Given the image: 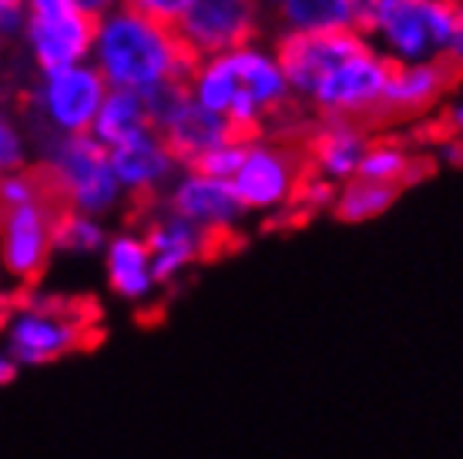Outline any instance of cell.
<instances>
[{
	"label": "cell",
	"instance_id": "cell-18",
	"mask_svg": "<svg viewBox=\"0 0 463 459\" xmlns=\"http://www.w3.org/2000/svg\"><path fill=\"white\" fill-rule=\"evenodd\" d=\"M373 127L356 121H313L302 138V155L309 172L319 174L329 184H346L359 174Z\"/></svg>",
	"mask_w": 463,
	"mask_h": 459
},
{
	"label": "cell",
	"instance_id": "cell-21",
	"mask_svg": "<svg viewBox=\"0 0 463 459\" xmlns=\"http://www.w3.org/2000/svg\"><path fill=\"white\" fill-rule=\"evenodd\" d=\"M269 31L282 34H326V31H349L353 14L349 0H269Z\"/></svg>",
	"mask_w": 463,
	"mask_h": 459
},
{
	"label": "cell",
	"instance_id": "cell-32",
	"mask_svg": "<svg viewBox=\"0 0 463 459\" xmlns=\"http://www.w3.org/2000/svg\"><path fill=\"white\" fill-rule=\"evenodd\" d=\"M443 61L463 78V0L460 4H453V27H450L447 51H443Z\"/></svg>",
	"mask_w": 463,
	"mask_h": 459
},
{
	"label": "cell",
	"instance_id": "cell-39",
	"mask_svg": "<svg viewBox=\"0 0 463 459\" xmlns=\"http://www.w3.org/2000/svg\"><path fill=\"white\" fill-rule=\"evenodd\" d=\"M262 4H269V0H262Z\"/></svg>",
	"mask_w": 463,
	"mask_h": 459
},
{
	"label": "cell",
	"instance_id": "cell-15",
	"mask_svg": "<svg viewBox=\"0 0 463 459\" xmlns=\"http://www.w3.org/2000/svg\"><path fill=\"white\" fill-rule=\"evenodd\" d=\"M370 44L359 31H326V34H282L272 37V47L279 54L282 74L289 80L292 101L302 104L316 91V84L336 68L339 61H346L353 51Z\"/></svg>",
	"mask_w": 463,
	"mask_h": 459
},
{
	"label": "cell",
	"instance_id": "cell-38",
	"mask_svg": "<svg viewBox=\"0 0 463 459\" xmlns=\"http://www.w3.org/2000/svg\"><path fill=\"white\" fill-rule=\"evenodd\" d=\"M447 4H460V0H447Z\"/></svg>",
	"mask_w": 463,
	"mask_h": 459
},
{
	"label": "cell",
	"instance_id": "cell-22",
	"mask_svg": "<svg viewBox=\"0 0 463 459\" xmlns=\"http://www.w3.org/2000/svg\"><path fill=\"white\" fill-rule=\"evenodd\" d=\"M145 131H155L148 98L135 91H111L108 88L105 101L98 108V117H94L91 138L101 141L111 151L118 145H125V141L145 135Z\"/></svg>",
	"mask_w": 463,
	"mask_h": 459
},
{
	"label": "cell",
	"instance_id": "cell-7",
	"mask_svg": "<svg viewBox=\"0 0 463 459\" xmlns=\"http://www.w3.org/2000/svg\"><path fill=\"white\" fill-rule=\"evenodd\" d=\"M390 74L393 64L373 44H363L316 84L302 108L313 115V121H356L380 131Z\"/></svg>",
	"mask_w": 463,
	"mask_h": 459
},
{
	"label": "cell",
	"instance_id": "cell-37",
	"mask_svg": "<svg viewBox=\"0 0 463 459\" xmlns=\"http://www.w3.org/2000/svg\"><path fill=\"white\" fill-rule=\"evenodd\" d=\"M0 115H4V98H0Z\"/></svg>",
	"mask_w": 463,
	"mask_h": 459
},
{
	"label": "cell",
	"instance_id": "cell-23",
	"mask_svg": "<svg viewBox=\"0 0 463 459\" xmlns=\"http://www.w3.org/2000/svg\"><path fill=\"white\" fill-rule=\"evenodd\" d=\"M403 195L393 184H380L370 178H353V182L339 184L336 201H333V219L346 221V225H363V221L380 219L383 211L396 205V198Z\"/></svg>",
	"mask_w": 463,
	"mask_h": 459
},
{
	"label": "cell",
	"instance_id": "cell-27",
	"mask_svg": "<svg viewBox=\"0 0 463 459\" xmlns=\"http://www.w3.org/2000/svg\"><path fill=\"white\" fill-rule=\"evenodd\" d=\"M242 148H245V138H232L229 145L209 151L198 164H192V172H202V174H212V178H225V182H232V174H235L239 161H242Z\"/></svg>",
	"mask_w": 463,
	"mask_h": 459
},
{
	"label": "cell",
	"instance_id": "cell-5",
	"mask_svg": "<svg viewBox=\"0 0 463 459\" xmlns=\"http://www.w3.org/2000/svg\"><path fill=\"white\" fill-rule=\"evenodd\" d=\"M4 356L17 366H47L88 345V315L81 305L51 295H31L4 312Z\"/></svg>",
	"mask_w": 463,
	"mask_h": 459
},
{
	"label": "cell",
	"instance_id": "cell-33",
	"mask_svg": "<svg viewBox=\"0 0 463 459\" xmlns=\"http://www.w3.org/2000/svg\"><path fill=\"white\" fill-rule=\"evenodd\" d=\"M74 7H81L84 14H91V17H105L111 14L115 7H121V0H71Z\"/></svg>",
	"mask_w": 463,
	"mask_h": 459
},
{
	"label": "cell",
	"instance_id": "cell-25",
	"mask_svg": "<svg viewBox=\"0 0 463 459\" xmlns=\"http://www.w3.org/2000/svg\"><path fill=\"white\" fill-rule=\"evenodd\" d=\"M31 135L24 121L11 117L7 111L0 115V178L21 172V168H31Z\"/></svg>",
	"mask_w": 463,
	"mask_h": 459
},
{
	"label": "cell",
	"instance_id": "cell-30",
	"mask_svg": "<svg viewBox=\"0 0 463 459\" xmlns=\"http://www.w3.org/2000/svg\"><path fill=\"white\" fill-rule=\"evenodd\" d=\"M427 127L437 131V135H450V138L463 141V84L450 94V101L433 115V121H427Z\"/></svg>",
	"mask_w": 463,
	"mask_h": 459
},
{
	"label": "cell",
	"instance_id": "cell-8",
	"mask_svg": "<svg viewBox=\"0 0 463 459\" xmlns=\"http://www.w3.org/2000/svg\"><path fill=\"white\" fill-rule=\"evenodd\" d=\"M94 34H98V17L84 14L71 0H27L21 44L34 74L88 64Z\"/></svg>",
	"mask_w": 463,
	"mask_h": 459
},
{
	"label": "cell",
	"instance_id": "cell-28",
	"mask_svg": "<svg viewBox=\"0 0 463 459\" xmlns=\"http://www.w3.org/2000/svg\"><path fill=\"white\" fill-rule=\"evenodd\" d=\"M125 7H131V11L145 14V17H151V21L158 23H168V27H178V21L188 14V7L195 4V0H121Z\"/></svg>",
	"mask_w": 463,
	"mask_h": 459
},
{
	"label": "cell",
	"instance_id": "cell-13",
	"mask_svg": "<svg viewBox=\"0 0 463 459\" xmlns=\"http://www.w3.org/2000/svg\"><path fill=\"white\" fill-rule=\"evenodd\" d=\"M463 84V78L447 64V61H423V64H393L390 88H386V104H383V125L410 131L413 125H427L450 94Z\"/></svg>",
	"mask_w": 463,
	"mask_h": 459
},
{
	"label": "cell",
	"instance_id": "cell-19",
	"mask_svg": "<svg viewBox=\"0 0 463 459\" xmlns=\"http://www.w3.org/2000/svg\"><path fill=\"white\" fill-rule=\"evenodd\" d=\"M430 172H433V161L427 158L423 145L410 138V131L386 127V131H373L356 178L393 184L403 192L410 184H417L420 178H427Z\"/></svg>",
	"mask_w": 463,
	"mask_h": 459
},
{
	"label": "cell",
	"instance_id": "cell-31",
	"mask_svg": "<svg viewBox=\"0 0 463 459\" xmlns=\"http://www.w3.org/2000/svg\"><path fill=\"white\" fill-rule=\"evenodd\" d=\"M27 23V0H0V44L21 41Z\"/></svg>",
	"mask_w": 463,
	"mask_h": 459
},
{
	"label": "cell",
	"instance_id": "cell-20",
	"mask_svg": "<svg viewBox=\"0 0 463 459\" xmlns=\"http://www.w3.org/2000/svg\"><path fill=\"white\" fill-rule=\"evenodd\" d=\"M105 276L108 286L118 299L125 302H145L158 288L155 268H151V252L145 245L141 229H121L115 231L105 245Z\"/></svg>",
	"mask_w": 463,
	"mask_h": 459
},
{
	"label": "cell",
	"instance_id": "cell-9",
	"mask_svg": "<svg viewBox=\"0 0 463 459\" xmlns=\"http://www.w3.org/2000/svg\"><path fill=\"white\" fill-rule=\"evenodd\" d=\"M450 27L453 4L447 0H400L366 41L390 64H423L443 58Z\"/></svg>",
	"mask_w": 463,
	"mask_h": 459
},
{
	"label": "cell",
	"instance_id": "cell-34",
	"mask_svg": "<svg viewBox=\"0 0 463 459\" xmlns=\"http://www.w3.org/2000/svg\"><path fill=\"white\" fill-rule=\"evenodd\" d=\"M17 362H14L11 356H4V352H0V386H7V382H14V376H17Z\"/></svg>",
	"mask_w": 463,
	"mask_h": 459
},
{
	"label": "cell",
	"instance_id": "cell-17",
	"mask_svg": "<svg viewBox=\"0 0 463 459\" xmlns=\"http://www.w3.org/2000/svg\"><path fill=\"white\" fill-rule=\"evenodd\" d=\"M158 205L168 208L178 219L192 221L195 229L215 235V239H229L235 225L245 219L242 205L232 192V182L192 172V168L178 172V178L168 184V192Z\"/></svg>",
	"mask_w": 463,
	"mask_h": 459
},
{
	"label": "cell",
	"instance_id": "cell-11",
	"mask_svg": "<svg viewBox=\"0 0 463 459\" xmlns=\"http://www.w3.org/2000/svg\"><path fill=\"white\" fill-rule=\"evenodd\" d=\"M148 104L155 131L162 135V141L172 148L175 158L182 161V168H192L209 151L229 145L232 138H239L225 117L212 115L209 108H202L185 91V84L148 94Z\"/></svg>",
	"mask_w": 463,
	"mask_h": 459
},
{
	"label": "cell",
	"instance_id": "cell-36",
	"mask_svg": "<svg viewBox=\"0 0 463 459\" xmlns=\"http://www.w3.org/2000/svg\"><path fill=\"white\" fill-rule=\"evenodd\" d=\"M0 78H4V44H0Z\"/></svg>",
	"mask_w": 463,
	"mask_h": 459
},
{
	"label": "cell",
	"instance_id": "cell-12",
	"mask_svg": "<svg viewBox=\"0 0 463 459\" xmlns=\"http://www.w3.org/2000/svg\"><path fill=\"white\" fill-rule=\"evenodd\" d=\"M61 205L37 198L31 205L0 208V268L17 286H34L54 255V221Z\"/></svg>",
	"mask_w": 463,
	"mask_h": 459
},
{
	"label": "cell",
	"instance_id": "cell-10",
	"mask_svg": "<svg viewBox=\"0 0 463 459\" xmlns=\"http://www.w3.org/2000/svg\"><path fill=\"white\" fill-rule=\"evenodd\" d=\"M175 31L188 54L202 61L262 41L269 34V14L262 0H195Z\"/></svg>",
	"mask_w": 463,
	"mask_h": 459
},
{
	"label": "cell",
	"instance_id": "cell-35",
	"mask_svg": "<svg viewBox=\"0 0 463 459\" xmlns=\"http://www.w3.org/2000/svg\"><path fill=\"white\" fill-rule=\"evenodd\" d=\"M4 282H7V276H4V268H0V319H4V312H7V292H4Z\"/></svg>",
	"mask_w": 463,
	"mask_h": 459
},
{
	"label": "cell",
	"instance_id": "cell-6",
	"mask_svg": "<svg viewBox=\"0 0 463 459\" xmlns=\"http://www.w3.org/2000/svg\"><path fill=\"white\" fill-rule=\"evenodd\" d=\"M309 174L302 141L255 135L245 138L242 161L232 174V192L245 215H289L302 178Z\"/></svg>",
	"mask_w": 463,
	"mask_h": 459
},
{
	"label": "cell",
	"instance_id": "cell-3",
	"mask_svg": "<svg viewBox=\"0 0 463 459\" xmlns=\"http://www.w3.org/2000/svg\"><path fill=\"white\" fill-rule=\"evenodd\" d=\"M34 168L61 208L91 219H108L125 208V192L115 178L111 155L91 135L41 141Z\"/></svg>",
	"mask_w": 463,
	"mask_h": 459
},
{
	"label": "cell",
	"instance_id": "cell-29",
	"mask_svg": "<svg viewBox=\"0 0 463 459\" xmlns=\"http://www.w3.org/2000/svg\"><path fill=\"white\" fill-rule=\"evenodd\" d=\"M400 0H349V14H353V31L363 37H370L383 23V17L396 11Z\"/></svg>",
	"mask_w": 463,
	"mask_h": 459
},
{
	"label": "cell",
	"instance_id": "cell-24",
	"mask_svg": "<svg viewBox=\"0 0 463 459\" xmlns=\"http://www.w3.org/2000/svg\"><path fill=\"white\" fill-rule=\"evenodd\" d=\"M108 231L105 219H91V215H81V211H71V208H61L58 221H54V252L61 255H101L105 252Z\"/></svg>",
	"mask_w": 463,
	"mask_h": 459
},
{
	"label": "cell",
	"instance_id": "cell-26",
	"mask_svg": "<svg viewBox=\"0 0 463 459\" xmlns=\"http://www.w3.org/2000/svg\"><path fill=\"white\" fill-rule=\"evenodd\" d=\"M44 178L37 172L34 164L31 168H21V172L0 178V208H17V205H31L37 198H47Z\"/></svg>",
	"mask_w": 463,
	"mask_h": 459
},
{
	"label": "cell",
	"instance_id": "cell-16",
	"mask_svg": "<svg viewBox=\"0 0 463 459\" xmlns=\"http://www.w3.org/2000/svg\"><path fill=\"white\" fill-rule=\"evenodd\" d=\"M108 155H111L118 184L125 192V201H131L138 211L158 205L168 192V184L182 172V161L175 158L158 131H145L138 138L111 148Z\"/></svg>",
	"mask_w": 463,
	"mask_h": 459
},
{
	"label": "cell",
	"instance_id": "cell-14",
	"mask_svg": "<svg viewBox=\"0 0 463 459\" xmlns=\"http://www.w3.org/2000/svg\"><path fill=\"white\" fill-rule=\"evenodd\" d=\"M141 221V235L151 252V268H155V282L158 286H172L185 276L188 268H195L202 258H209L222 248L225 239H215L209 231L195 229L192 221L172 215L168 208L151 205L145 211Z\"/></svg>",
	"mask_w": 463,
	"mask_h": 459
},
{
	"label": "cell",
	"instance_id": "cell-2",
	"mask_svg": "<svg viewBox=\"0 0 463 459\" xmlns=\"http://www.w3.org/2000/svg\"><path fill=\"white\" fill-rule=\"evenodd\" d=\"M91 64L111 91H135L148 98L155 91L185 84L195 58L185 51L175 27L121 4L98 17Z\"/></svg>",
	"mask_w": 463,
	"mask_h": 459
},
{
	"label": "cell",
	"instance_id": "cell-4",
	"mask_svg": "<svg viewBox=\"0 0 463 459\" xmlns=\"http://www.w3.org/2000/svg\"><path fill=\"white\" fill-rule=\"evenodd\" d=\"M108 84L94 70V64H74V68L34 74L31 88L24 94V127L31 135V145L51 138H78L91 135L98 108L105 101Z\"/></svg>",
	"mask_w": 463,
	"mask_h": 459
},
{
	"label": "cell",
	"instance_id": "cell-1",
	"mask_svg": "<svg viewBox=\"0 0 463 459\" xmlns=\"http://www.w3.org/2000/svg\"><path fill=\"white\" fill-rule=\"evenodd\" d=\"M185 91L212 115L225 117L239 138L272 135L302 141L313 127V115L292 101L276 47L266 37L195 61Z\"/></svg>",
	"mask_w": 463,
	"mask_h": 459
}]
</instances>
